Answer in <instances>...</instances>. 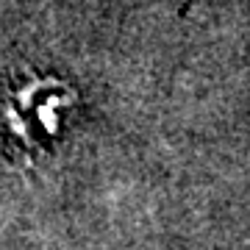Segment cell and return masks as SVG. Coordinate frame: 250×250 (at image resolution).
<instances>
[{
  "mask_svg": "<svg viewBox=\"0 0 250 250\" xmlns=\"http://www.w3.org/2000/svg\"><path fill=\"white\" fill-rule=\"evenodd\" d=\"M72 100H75V92L62 81L56 78L34 81L31 86H25L22 92H17L11 98L9 103L11 128L20 131L31 142L47 139L59 131L62 117L72 106Z\"/></svg>",
  "mask_w": 250,
  "mask_h": 250,
  "instance_id": "6da1fadb",
  "label": "cell"
}]
</instances>
